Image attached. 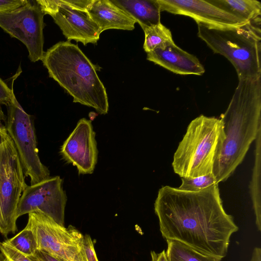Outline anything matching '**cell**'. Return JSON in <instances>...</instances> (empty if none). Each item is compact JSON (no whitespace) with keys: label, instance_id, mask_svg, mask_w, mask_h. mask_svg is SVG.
<instances>
[{"label":"cell","instance_id":"obj_1","mask_svg":"<svg viewBox=\"0 0 261 261\" xmlns=\"http://www.w3.org/2000/svg\"><path fill=\"white\" fill-rule=\"evenodd\" d=\"M154 207L166 241L179 242L221 259L226 255L230 237L239 228L223 208L218 184L197 192L163 186Z\"/></svg>","mask_w":261,"mask_h":261},{"label":"cell","instance_id":"obj_2","mask_svg":"<svg viewBox=\"0 0 261 261\" xmlns=\"http://www.w3.org/2000/svg\"><path fill=\"white\" fill-rule=\"evenodd\" d=\"M219 118L225 139L213 169L218 184L233 173L261 131V77L239 80L227 109Z\"/></svg>","mask_w":261,"mask_h":261},{"label":"cell","instance_id":"obj_3","mask_svg":"<svg viewBox=\"0 0 261 261\" xmlns=\"http://www.w3.org/2000/svg\"><path fill=\"white\" fill-rule=\"evenodd\" d=\"M49 75L73 98V102L106 114L109 102L106 88L98 69L77 45L69 41L55 44L41 60Z\"/></svg>","mask_w":261,"mask_h":261},{"label":"cell","instance_id":"obj_4","mask_svg":"<svg viewBox=\"0 0 261 261\" xmlns=\"http://www.w3.org/2000/svg\"><path fill=\"white\" fill-rule=\"evenodd\" d=\"M198 36L234 66L239 80L261 77L260 18L238 27L197 23Z\"/></svg>","mask_w":261,"mask_h":261},{"label":"cell","instance_id":"obj_5","mask_svg":"<svg viewBox=\"0 0 261 261\" xmlns=\"http://www.w3.org/2000/svg\"><path fill=\"white\" fill-rule=\"evenodd\" d=\"M225 139L219 118L201 115L194 119L174 154V172L188 178L213 173Z\"/></svg>","mask_w":261,"mask_h":261},{"label":"cell","instance_id":"obj_6","mask_svg":"<svg viewBox=\"0 0 261 261\" xmlns=\"http://www.w3.org/2000/svg\"><path fill=\"white\" fill-rule=\"evenodd\" d=\"M28 215L26 227L34 233L38 250L63 261H88L84 236L75 227L66 228L40 212Z\"/></svg>","mask_w":261,"mask_h":261},{"label":"cell","instance_id":"obj_7","mask_svg":"<svg viewBox=\"0 0 261 261\" xmlns=\"http://www.w3.org/2000/svg\"><path fill=\"white\" fill-rule=\"evenodd\" d=\"M6 128L12 140L25 176H29L31 185L49 176L48 168L38 155L35 127L32 117L27 114L16 98L7 106Z\"/></svg>","mask_w":261,"mask_h":261},{"label":"cell","instance_id":"obj_8","mask_svg":"<svg viewBox=\"0 0 261 261\" xmlns=\"http://www.w3.org/2000/svg\"><path fill=\"white\" fill-rule=\"evenodd\" d=\"M27 186L18 153L9 137L0 145V206L5 237L17 230V207Z\"/></svg>","mask_w":261,"mask_h":261},{"label":"cell","instance_id":"obj_9","mask_svg":"<svg viewBox=\"0 0 261 261\" xmlns=\"http://www.w3.org/2000/svg\"><path fill=\"white\" fill-rule=\"evenodd\" d=\"M31 1L13 10L0 12V27L26 46L31 61L41 60L44 54V16L39 5Z\"/></svg>","mask_w":261,"mask_h":261},{"label":"cell","instance_id":"obj_10","mask_svg":"<svg viewBox=\"0 0 261 261\" xmlns=\"http://www.w3.org/2000/svg\"><path fill=\"white\" fill-rule=\"evenodd\" d=\"M62 182L59 176H55L27 185L17 205V219L24 214L40 212L64 226L67 196Z\"/></svg>","mask_w":261,"mask_h":261},{"label":"cell","instance_id":"obj_11","mask_svg":"<svg viewBox=\"0 0 261 261\" xmlns=\"http://www.w3.org/2000/svg\"><path fill=\"white\" fill-rule=\"evenodd\" d=\"M63 159L76 166L79 174L93 173L97 161L98 150L91 121L81 119L61 146Z\"/></svg>","mask_w":261,"mask_h":261},{"label":"cell","instance_id":"obj_12","mask_svg":"<svg viewBox=\"0 0 261 261\" xmlns=\"http://www.w3.org/2000/svg\"><path fill=\"white\" fill-rule=\"evenodd\" d=\"M161 12L192 18L197 23L219 28L242 26L249 21L239 18L208 1L156 0Z\"/></svg>","mask_w":261,"mask_h":261},{"label":"cell","instance_id":"obj_13","mask_svg":"<svg viewBox=\"0 0 261 261\" xmlns=\"http://www.w3.org/2000/svg\"><path fill=\"white\" fill-rule=\"evenodd\" d=\"M58 7L51 15L68 41L74 40L86 45L95 44L101 33L86 11L73 8L58 0Z\"/></svg>","mask_w":261,"mask_h":261},{"label":"cell","instance_id":"obj_14","mask_svg":"<svg viewBox=\"0 0 261 261\" xmlns=\"http://www.w3.org/2000/svg\"><path fill=\"white\" fill-rule=\"evenodd\" d=\"M147 60L178 74L202 75L205 69L198 59L174 42L147 53Z\"/></svg>","mask_w":261,"mask_h":261},{"label":"cell","instance_id":"obj_15","mask_svg":"<svg viewBox=\"0 0 261 261\" xmlns=\"http://www.w3.org/2000/svg\"><path fill=\"white\" fill-rule=\"evenodd\" d=\"M87 12L101 32L110 29L133 30L136 22L110 0H93Z\"/></svg>","mask_w":261,"mask_h":261},{"label":"cell","instance_id":"obj_16","mask_svg":"<svg viewBox=\"0 0 261 261\" xmlns=\"http://www.w3.org/2000/svg\"><path fill=\"white\" fill-rule=\"evenodd\" d=\"M124 11L143 30L159 24L160 10L156 0H110Z\"/></svg>","mask_w":261,"mask_h":261},{"label":"cell","instance_id":"obj_17","mask_svg":"<svg viewBox=\"0 0 261 261\" xmlns=\"http://www.w3.org/2000/svg\"><path fill=\"white\" fill-rule=\"evenodd\" d=\"M223 10L251 21L260 18L261 3L256 0H209Z\"/></svg>","mask_w":261,"mask_h":261},{"label":"cell","instance_id":"obj_18","mask_svg":"<svg viewBox=\"0 0 261 261\" xmlns=\"http://www.w3.org/2000/svg\"><path fill=\"white\" fill-rule=\"evenodd\" d=\"M261 131L255 140V159L252 176L249 185L250 196L255 217V224L257 229L261 230V203H260V138Z\"/></svg>","mask_w":261,"mask_h":261},{"label":"cell","instance_id":"obj_19","mask_svg":"<svg viewBox=\"0 0 261 261\" xmlns=\"http://www.w3.org/2000/svg\"><path fill=\"white\" fill-rule=\"evenodd\" d=\"M168 261H221V259L198 252L176 241L167 240Z\"/></svg>","mask_w":261,"mask_h":261},{"label":"cell","instance_id":"obj_20","mask_svg":"<svg viewBox=\"0 0 261 261\" xmlns=\"http://www.w3.org/2000/svg\"><path fill=\"white\" fill-rule=\"evenodd\" d=\"M143 30L145 34L143 48L147 53L174 42L170 30L161 22Z\"/></svg>","mask_w":261,"mask_h":261},{"label":"cell","instance_id":"obj_21","mask_svg":"<svg viewBox=\"0 0 261 261\" xmlns=\"http://www.w3.org/2000/svg\"><path fill=\"white\" fill-rule=\"evenodd\" d=\"M5 241L27 256L33 255L38 250L35 236L32 230L26 226L16 236Z\"/></svg>","mask_w":261,"mask_h":261},{"label":"cell","instance_id":"obj_22","mask_svg":"<svg viewBox=\"0 0 261 261\" xmlns=\"http://www.w3.org/2000/svg\"><path fill=\"white\" fill-rule=\"evenodd\" d=\"M181 184L177 188L186 192H197L217 183L213 173L194 178H181Z\"/></svg>","mask_w":261,"mask_h":261},{"label":"cell","instance_id":"obj_23","mask_svg":"<svg viewBox=\"0 0 261 261\" xmlns=\"http://www.w3.org/2000/svg\"><path fill=\"white\" fill-rule=\"evenodd\" d=\"M0 251L4 256L10 261H33L5 241L0 242Z\"/></svg>","mask_w":261,"mask_h":261},{"label":"cell","instance_id":"obj_24","mask_svg":"<svg viewBox=\"0 0 261 261\" xmlns=\"http://www.w3.org/2000/svg\"><path fill=\"white\" fill-rule=\"evenodd\" d=\"M16 98L13 88L8 86L0 78V105H5L6 106L13 100Z\"/></svg>","mask_w":261,"mask_h":261},{"label":"cell","instance_id":"obj_25","mask_svg":"<svg viewBox=\"0 0 261 261\" xmlns=\"http://www.w3.org/2000/svg\"><path fill=\"white\" fill-rule=\"evenodd\" d=\"M28 2V0H0V12L13 10L25 4Z\"/></svg>","mask_w":261,"mask_h":261},{"label":"cell","instance_id":"obj_26","mask_svg":"<svg viewBox=\"0 0 261 261\" xmlns=\"http://www.w3.org/2000/svg\"><path fill=\"white\" fill-rule=\"evenodd\" d=\"M84 245L88 261H98L93 241L89 235L84 236Z\"/></svg>","mask_w":261,"mask_h":261},{"label":"cell","instance_id":"obj_27","mask_svg":"<svg viewBox=\"0 0 261 261\" xmlns=\"http://www.w3.org/2000/svg\"><path fill=\"white\" fill-rule=\"evenodd\" d=\"M28 257L33 261H63L40 250H37L33 255Z\"/></svg>","mask_w":261,"mask_h":261},{"label":"cell","instance_id":"obj_28","mask_svg":"<svg viewBox=\"0 0 261 261\" xmlns=\"http://www.w3.org/2000/svg\"><path fill=\"white\" fill-rule=\"evenodd\" d=\"M151 261H168L166 253L165 250L160 253L151 251L150 253Z\"/></svg>","mask_w":261,"mask_h":261},{"label":"cell","instance_id":"obj_29","mask_svg":"<svg viewBox=\"0 0 261 261\" xmlns=\"http://www.w3.org/2000/svg\"><path fill=\"white\" fill-rule=\"evenodd\" d=\"M9 137L5 126L0 128V145L5 142Z\"/></svg>","mask_w":261,"mask_h":261},{"label":"cell","instance_id":"obj_30","mask_svg":"<svg viewBox=\"0 0 261 261\" xmlns=\"http://www.w3.org/2000/svg\"><path fill=\"white\" fill-rule=\"evenodd\" d=\"M0 233L5 236L4 226V223H3V217H2L1 206H0Z\"/></svg>","mask_w":261,"mask_h":261},{"label":"cell","instance_id":"obj_31","mask_svg":"<svg viewBox=\"0 0 261 261\" xmlns=\"http://www.w3.org/2000/svg\"><path fill=\"white\" fill-rule=\"evenodd\" d=\"M6 259L4 255L2 253H0V261H5Z\"/></svg>","mask_w":261,"mask_h":261},{"label":"cell","instance_id":"obj_32","mask_svg":"<svg viewBox=\"0 0 261 261\" xmlns=\"http://www.w3.org/2000/svg\"><path fill=\"white\" fill-rule=\"evenodd\" d=\"M5 261H10V260H8V259H7L6 258Z\"/></svg>","mask_w":261,"mask_h":261},{"label":"cell","instance_id":"obj_33","mask_svg":"<svg viewBox=\"0 0 261 261\" xmlns=\"http://www.w3.org/2000/svg\"><path fill=\"white\" fill-rule=\"evenodd\" d=\"M0 108H1V107H0Z\"/></svg>","mask_w":261,"mask_h":261}]
</instances>
